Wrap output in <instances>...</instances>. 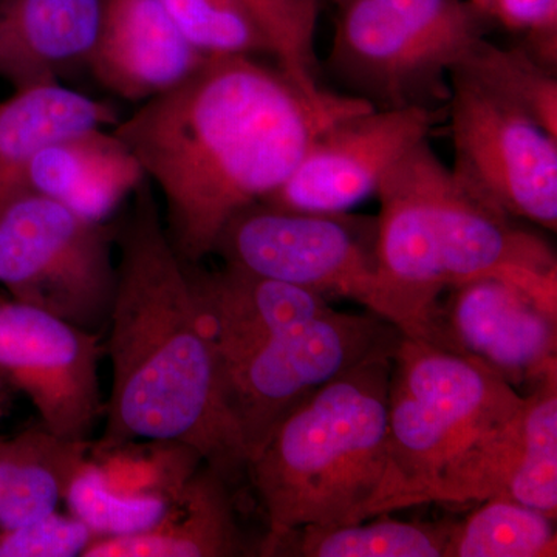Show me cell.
Wrapping results in <instances>:
<instances>
[{
	"mask_svg": "<svg viewBox=\"0 0 557 557\" xmlns=\"http://www.w3.org/2000/svg\"><path fill=\"white\" fill-rule=\"evenodd\" d=\"M370 108L348 94L310 97L252 57H209L113 134L163 196L180 259L200 263L237 212L287 182L322 132Z\"/></svg>",
	"mask_w": 557,
	"mask_h": 557,
	"instance_id": "cell-1",
	"label": "cell"
},
{
	"mask_svg": "<svg viewBox=\"0 0 557 557\" xmlns=\"http://www.w3.org/2000/svg\"><path fill=\"white\" fill-rule=\"evenodd\" d=\"M115 244L120 259L104 347L112 387L104 434L91 448L180 443L239 482L247 475V453L223 403L186 263L171 244L148 178L132 194Z\"/></svg>",
	"mask_w": 557,
	"mask_h": 557,
	"instance_id": "cell-2",
	"label": "cell"
},
{
	"mask_svg": "<svg viewBox=\"0 0 557 557\" xmlns=\"http://www.w3.org/2000/svg\"><path fill=\"white\" fill-rule=\"evenodd\" d=\"M186 271L248 461L311 392L395 354L405 336L368 310H336L318 293L228 263L214 271L186 263Z\"/></svg>",
	"mask_w": 557,
	"mask_h": 557,
	"instance_id": "cell-3",
	"label": "cell"
},
{
	"mask_svg": "<svg viewBox=\"0 0 557 557\" xmlns=\"http://www.w3.org/2000/svg\"><path fill=\"white\" fill-rule=\"evenodd\" d=\"M376 251L381 269L428 325L446 289L482 277L556 296L547 242L472 193L420 143L381 182Z\"/></svg>",
	"mask_w": 557,
	"mask_h": 557,
	"instance_id": "cell-4",
	"label": "cell"
},
{
	"mask_svg": "<svg viewBox=\"0 0 557 557\" xmlns=\"http://www.w3.org/2000/svg\"><path fill=\"white\" fill-rule=\"evenodd\" d=\"M392 359H368L311 392L248 461L265 539L370 518L386 472Z\"/></svg>",
	"mask_w": 557,
	"mask_h": 557,
	"instance_id": "cell-5",
	"label": "cell"
},
{
	"mask_svg": "<svg viewBox=\"0 0 557 557\" xmlns=\"http://www.w3.org/2000/svg\"><path fill=\"white\" fill-rule=\"evenodd\" d=\"M525 397L478 359L403 336L388 384L386 472L370 518L429 504L472 449L518 416Z\"/></svg>",
	"mask_w": 557,
	"mask_h": 557,
	"instance_id": "cell-6",
	"label": "cell"
},
{
	"mask_svg": "<svg viewBox=\"0 0 557 557\" xmlns=\"http://www.w3.org/2000/svg\"><path fill=\"white\" fill-rule=\"evenodd\" d=\"M214 252L223 263L258 276L325 299L354 300L403 335L428 339L426 322L381 269L376 218L296 211L259 201L226 223Z\"/></svg>",
	"mask_w": 557,
	"mask_h": 557,
	"instance_id": "cell-7",
	"label": "cell"
},
{
	"mask_svg": "<svg viewBox=\"0 0 557 557\" xmlns=\"http://www.w3.org/2000/svg\"><path fill=\"white\" fill-rule=\"evenodd\" d=\"M330 72L376 109L443 108L449 75L485 38L469 0H344Z\"/></svg>",
	"mask_w": 557,
	"mask_h": 557,
	"instance_id": "cell-8",
	"label": "cell"
},
{
	"mask_svg": "<svg viewBox=\"0 0 557 557\" xmlns=\"http://www.w3.org/2000/svg\"><path fill=\"white\" fill-rule=\"evenodd\" d=\"M116 225L22 189L0 207V285L11 299L100 333L116 289Z\"/></svg>",
	"mask_w": 557,
	"mask_h": 557,
	"instance_id": "cell-9",
	"label": "cell"
},
{
	"mask_svg": "<svg viewBox=\"0 0 557 557\" xmlns=\"http://www.w3.org/2000/svg\"><path fill=\"white\" fill-rule=\"evenodd\" d=\"M454 175L512 219L557 230V138L457 65L449 75Z\"/></svg>",
	"mask_w": 557,
	"mask_h": 557,
	"instance_id": "cell-10",
	"label": "cell"
},
{
	"mask_svg": "<svg viewBox=\"0 0 557 557\" xmlns=\"http://www.w3.org/2000/svg\"><path fill=\"white\" fill-rule=\"evenodd\" d=\"M101 333L14 299H0V380L25 394L40 424L69 442H90L104 412Z\"/></svg>",
	"mask_w": 557,
	"mask_h": 557,
	"instance_id": "cell-11",
	"label": "cell"
},
{
	"mask_svg": "<svg viewBox=\"0 0 557 557\" xmlns=\"http://www.w3.org/2000/svg\"><path fill=\"white\" fill-rule=\"evenodd\" d=\"M428 343L478 359L530 392L557 376L556 296L509 278L465 282L443 293Z\"/></svg>",
	"mask_w": 557,
	"mask_h": 557,
	"instance_id": "cell-12",
	"label": "cell"
},
{
	"mask_svg": "<svg viewBox=\"0 0 557 557\" xmlns=\"http://www.w3.org/2000/svg\"><path fill=\"white\" fill-rule=\"evenodd\" d=\"M445 108H370L330 126L267 203L311 212H346L376 194L399 160L426 141Z\"/></svg>",
	"mask_w": 557,
	"mask_h": 557,
	"instance_id": "cell-13",
	"label": "cell"
},
{
	"mask_svg": "<svg viewBox=\"0 0 557 557\" xmlns=\"http://www.w3.org/2000/svg\"><path fill=\"white\" fill-rule=\"evenodd\" d=\"M160 0H102L89 65L101 86L145 102L177 86L203 64Z\"/></svg>",
	"mask_w": 557,
	"mask_h": 557,
	"instance_id": "cell-14",
	"label": "cell"
},
{
	"mask_svg": "<svg viewBox=\"0 0 557 557\" xmlns=\"http://www.w3.org/2000/svg\"><path fill=\"white\" fill-rule=\"evenodd\" d=\"M233 482L201 463L172 498L159 525L143 533L95 537L81 557H236L248 556L237 518Z\"/></svg>",
	"mask_w": 557,
	"mask_h": 557,
	"instance_id": "cell-15",
	"label": "cell"
},
{
	"mask_svg": "<svg viewBox=\"0 0 557 557\" xmlns=\"http://www.w3.org/2000/svg\"><path fill=\"white\" fill-rule=\"evenodd\" d=\"M101 14L102 0H0V79L28 89L87 64Z\"/></svg>",
	"mask_w": 557,
	"mask_h": 557,
	"instance_id": "cell-16",
	"label": "cell"
},
{
	"mask_svg": "<svg viewBox=\"0 0 557 557\" xmlns=\"http://www.w3.org/2000/svg\"><path fill=\"white\" fill-rule=\"evenodd\" d=\"M145 178L129 148L113 132L97 127L39 150L25 186L60 200L83 218L106 222Z\"/></svg>",
	"mask_w": 557,
	"mask_h": 557,
	"instance_id": "cell-17",
	"label": "cell"
},
{
	"mask_svg": "<svg viewBox=\"0 0 557 557\" xmlns=\"http://www.w3.org/2000/svg\"><path fill=\"white\" fill-rule=\"evenodd\" d=\"M119 112L60 83L14 90L0 101V207L25 186L39 150L57 139L97 127L116 126Z\"/></svg>",
	"mask_w": 557,
	"mask_h": 557,
	"instance_id": "cell-18",
	"label": "cell"
},
{
	"mask_svg": "<svg viewBox=\"0 0 557 557\" xmlns=\"http://www.w3.org/2000/svg\"><path fill=\"white\" fill-rule=\"evenodd\" d=\"M90 446L57 437L42 424L0 440V530L57 511Z\"/></svg>",
	"mask_w": 557,
	"mask_h": 557,
	"instance_id": "cell-19",
	"label": "cell"
},
{
	"mask_svg": "<svg viewBox=\"0 0 557 557\" xmlns=\"http://www.w3.org/2000/svg\"><path fill=\"white\" fill-rule=\"evenodd\" d=\"M454 522L375 516L335 527H304L263 539L259 556L445 557Z\"/></svg>",
	"mask_w": 557,
	"mask_h": 557,
	"instance_id": "cell-20",
	"label": "cell"
},
{
	"mask_svg": "<svg viewBox=\"0 0 557 557\" xmlns=\"http://www.w3.org/2000/svg\"><path fill=\"white\" fill-rule=\"evenodd\" d=\"M556 519L508 497H494L454 522L445 557H555Z\"/></svg>",
	"mask_w": 557,
	"mask_h": 557,
	"instance_id": "cell-21",
	"label": "cell"
},
{
	"mask_svg": "<svg viewBox=\"0 0 557 557\" xmlns=\"http://www.w3.org/2000/svg\"><path fill=\"white\" fill-rule=\"evenodd\" d=\"M522 426V460L507 497L556 519L557 376L528 392Z\"/></svg>",
	"mask_w": 557,
	"mask_h": 557,
	"instance_id": "cell-22",
	"label": "cell"
},
{
	"mask_svg": "<svg viewBox=\"0 0 557 557\" xmlns=\"http://www.w3.org/2000/svg\"><path fill=\"white\" fill-rule=\"evenodd\" d=\"M458 65L557 138V81L536 58L527 51L498 49L483 38Z\"/></svg>",
	"mask_w": 557,
	"mask_h": 557,
	"instance_id": "cell-23",
	"label": "cell"
},
{
	"mask_svg": "<svg viewBox=\"0 0 557 557\" xmlns=\"http://www.w3.org/2000/svg\"><path fill=\"white\" fill-rule=\"evenodd\" d=\"M269 42L278 69L300 90L318 97L324 89L318 83L314 42L319 16L318 0H239Z\"/></svg>",
	"mask_w": 557,
	"mask_h": 557,
	"instance_id": "cell-24",
	"label": "cell"
},
{
	"mask_svg": "<svg viewBox=\"0 0 557 557\" xmlns=\"http://www.w3.org/2000/svg\"><path fill=\"white\" fill-rule=\"evenodd\" d=\"M174 497L121 496L113 493L106 486L100 469L89 454L86 463L70 483L64 502L70 515L86 523L95 537H119L143 533L159 525Z\"/></svg>",
	"mask_w": 557,
	"mask_h": 557,
	"instance_id": "cell-25",
	"label": "cell"
},
{
	"mask_svg": "<svg viewBox=\"0 0 557 557\" xmlns=\"http://www.w3.org/2000/svg\"><path fill=\"white\" fill-rule=\"evenodd\" d=\"M175 27L203 57L271 54L265 36L239 0H160Z\"/></svg>",
	"mask_w": 557,
	"mask_h": 557,
	"instance_id": "cell-26",
	"label": "cell"
},
{
	"mask_svg": "<svg viewBox=\"0 0 557 557\" xmlns=\"http://www.w3.org/2000/svg\"><path fill=\"white\" fill-rule=\"evenodd\" d=\"M95 534L75 516L51 512L35 522L0 530V557L83 556Z\"/></svg>",
	"mask_w": 557,
	"mask_h": 557,
	"instance_id": "cell-27",
	"label": "cell"
},
{
	"mask_svg": "<svg viewBox=\"0 0 557 557\" xmlns=\"http://www.w3.org/2000/svg\"><path fill=\"white\" fill-rule=\"evenodd\" d=\"M485 20L508 30L525 33L533 58L555 69L557 53V0H469Z\"/></svg>",
	"mask_w": 557,
	"mask_h": 557,
	"instance_id": "cell-28",
	"label": "cell"
},
{
	"mask_svg": "<svg viewBox=\"0 0 557 557\" xmlns=\"http://www.w3.org/2000/svg\"><path fill=\"white\" fill-rule=\"evenodd\" d=\"M0 383H2V380H0ZM7 405H9V398H7L5 391H3L2 384H0V406L7 408Z\"/></svg>",
	"mask_w": 557,
	"mask_h": 557,
	"instance_id": "cell-29",
	"label": "cell"
},
{
	"mask_svg": "<svg viewBox=\"0 0 557 557\" xmlns=\"http://www.w3.org/2000/svg\"><path fill=\"white\" fill-rule=\"evenodd\" d=\"M333 3H336V5H341V3L344 2V0H332Z\"/></svg>",
	"mask_w": 557,
	"mask_h": 557,
	"instance_id": "cell-30",
	"label": "cell"
},
{
	"mask_svg": "<svg viewBox=\"0 0 557 557\" xmlns=\"http://www.w3.org/2000/svg\"><path fill=\"white\" fill-rule=\"evenodd\" d=\"M5 409H7V408H2V406H0V417H2V416H3V413H5Z\"/></svg>",
	"mask_w": 557,
	"mask_h": 557,
	"instance_id": "cell-31",
	"label": "cell"
}]
</instances>
